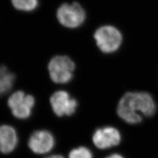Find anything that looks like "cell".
Instances as JSON below:
<instances>
[{
  "label": "cell",
  "instance_id": "1",
  "mask_svg": "<svg viewBox=\"0 0 158 158\" xmlns=\"http://www.w3.org/2000/svg\"><path fill=\"white\" fill-rule=\"evenodd\" d=\"M156 111V105L154 98L144 92L126 93L121 98L117 108L119 117L131 125L141 123L143 117H152Z\"/></svg>",
  "mask_w": 158,
  "mask_h": 158
},
{
  "label": "cell",
  "instance_id": "10",
  "mask_svg": "<svg viewBox=\"0 0 158 158\" xmlns=\"http://www.w3.org/2000/svg\"><path fill=\"white\" fill-rule=\"evenodd\" d=\"M15 75L6 66H0V96L7 93L13 86Z\"/></svg>",
  "mask_w": 158,
  "mask_h": 158
},
{
  "label": "cell",
  "instance_id": "7",
  "mask_svg": "<svg viewBox=\"0 0 158 158\" xmlns=\"http://www.w3.org/2000/svg\"><path fill=\"white\" fill-rule=\"evenodd\" d=\"M93 143L98 148L105 150L120 144L121 135L116 128L106 127L97 129L92 136Z\"/></svg>",
  "mask_w": 158,
  "mask_h": 158
},
{
  "label": "cell",
  "instance_id": "11",
  "mask_svg": "<svg viewBox=\"0 0 158 158\" xmlns=\"http://www.w3.org/2000/svg\"><path fill=\"white\" fill-rule=\"evenodd\" d=\"M14 7L23 11H32L36 9L38 0H11Z\"/></svg>",
  "mask_w": 158,
  "mask_h": 158
},
{
  "label": "cell",
  "instance_id": "13",
  "mask_svg": "<svg viewBox=\"0 0 158 158\" xmlns=\"http://www.w3.org/2000/svg\"><path fill=\"white\" fill-rule=\"evenodd\" d=\"M106 158H124L121 155L118 154H113L110 155V156L106 157Z\"/></svg>",
  "mask_w": 158,
  "mask_h": 158
},
{
  "label": "cell",
  "instance_id": "2",
  "mask_svg": "<svg viewBox=\"0 0 158 158\" xmlns=\"http://www.w3.org/2000/svg\"><path fill=\"white\" fill-rule=\"evenodd\" d=\"M75 69V63L65 56L54 57L48 64L49 76L57 84H66L71 81Z\"/></svg>",
  "mask_w": 158,
  "mask_h": 158
},
{
  "label": "cell",
  "instance_id": "6",
  "mask_svg": "<svg viewBox=\"0 0 158 158\" xmlns=\"http://www.w3.org/2000/svg\"><path fill=\"white\" fill-rule=\"evenodd\" d=\"M50 103L54 113L59 117L71 116L75 113L78 103L65 91H57L50 98Z\"/></svg>",
  "mask_w": 158,
  "mask_h": 158
},
{
  "label": "cell",
  "instance_id": "12",
  "mask_svg": "<svg viewBox=\"0 0 158 158\" xmlns=\"http://www.w3.org/2000/svg\"><path fill=\"white\" fill-rule=\"evenodd\" d=\"M91 151L86 147H78L75 148L69 153V158H92Z\"/></svg>",
  "mask_w": 158,
  "mask_h": 158
},
{
  "label": "cell",
  "instance_id": "9",
  "mask_svg": "<svg viewBox=\"0 0 158 158\" xmlns=\"http://www.w3.org/2000/svg\"><path fill=\"white\" fill-rule=\"evenodd\" d=\"M18 136L15 128L9 125L0 126V152L7 154L17 147Z\"/></svg>",
  "mask_w": 158,
  "mask_h": 158
},
{
  "label": "cell",
  "instance_id": "3",
  "mask_svg": "<svg viewBox=\"0 0 158 158\" xmlns=\"http://www.w3.org/2000/svg\"><path fill=\"white\" fill-rule=\"evenodd\" d=\"M94 39L100 50L106 53L115 52L120 48L123 37L121 32L113 26H103L94 34Z\"/></svg>",
  "mask_w": 158,
  "mask_h": 158
},
{
  "label": "cell",
  "instance_id": "14",
  "mask_svg": "<svg viewBox=\"0 0 158 158\" xmlns=\"http://www.w3.org/2000/svg\"><path fill=\"white\" fill-rule=\"evenodd\" d=\"M46 158H64V157L62 156H60V155H54V156H49Z\"/></svg>",
  "mask_w": 158,
  "mask_h": 158
},
{
  "label": "cell",
  "instance_id": "4",
  "mask_svg": "<svg viewBox=\"0 0 158 158\" xmlns=\"http://www.w3.org/2000/svg\"><path fill=\"white\" fill-rule=\"evenodd\" d=\"M57 18L63 26L75 28L80 27L85 22L86 13L78 3H64L57 9Z\"/></svg>",
  "mask_w": 158,
  "mask_h": 158
},
{
  "label": "cell",
  "instance_id": "5",
  "mask_svg": "<svg viewBox=\"0 0 158 158\" xmlns=\"http://www.w3.org/2000/svg\"><path fill=\"white\" fill-rule=\"evenodd\" d=\"M7 103L15 117L19 119H26L31 115L35 100L32 95L17 91L9 97Z\"/></svg>",
  "mask_w": 158,
  "mask_h": 158
},
{
  "label": "cell",
  "instance_id": "8",
  "mask_svg": "<svg viewBox=\"0 0 158 158\" xmlns=\"http://www.w3.org/2000/svg\"><path fill=\"white\" fill-rule=\"evenodd\" d=\"M28 145L30 149L37 154H44L50 152L55 145V138L48 131H37L30 137Z\"/></svg>",
  "mask_w": 158,
  "mask_h": 158
}]
</instances>
